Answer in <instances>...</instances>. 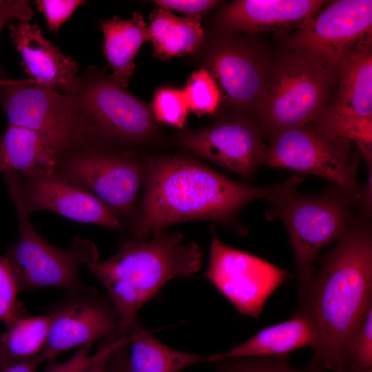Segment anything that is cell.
<instances>
[{"label":"cell","mask_w":372,"mask_h":372,"mask_svg":"<svg viewBox=\"0 0 372 372\" xmlns=\"http://www.w3.org/2000/svg\"><path fill=\"white\" fill-rule=\"evenodd\" d=\"M57 169L88 189L123 222H134L144 166L134 151L89 146L61 156Z\"/></svg>","instance_id":"30bf717a"},{"label":"cell","mask_w":372,"mask_h":372,"mask_svg":"<svg viewBox=\"0 0 372 372\" xmlns=\"http://www.w3.org/2000/svg\"><path fill=\"white\" fill-rule=\"evenodd\" d=\"M183 92L189 110L198 116L214 114L222 100L217 84L204 67L192 73Z\"/></svg>","instance_id":"4316f807"},{"label":"cell","mask_w":372,"mask_h":372,"mask_svg":"<svg viewBox=\"0 0 372 372\" xmlns=\"http://www.w3.org/2000/svg\"><path fill=\"white\" fill-rule=\"evenodd\" d=\"M338 69L318 56L286 49L272 63L263 97L255 113L271 136L313 123L327 107Z\"/></svg>","instance_id":"277c9868"},{"label":"cell","mask_w":372,"mask_h":372,"mask_svg":"<svg viewBox=\"0 0 372 372\" xmlns=\"http://www.w3.org/2000/svg\"><path fill=\"white\" fill-rule=\"evenodd\" d=\"M361 193L332 185L315 194L296 190L271 203L267 218L280 219L289 235L299 298L309 285L320 252L335 242L357 216Z\"/></svg>","instance_id":"5b68a950"},{"label":"cell","mask_w":372,"mask_h":372,"mask_svg":"<svg viewBox=\"0 0 372 372\" xmlns=\"http://www.w3.org/2000/svg\"><path fill=\"white\" fill-rule=\"evenodd\" d=\"M0 104L8 124L40 134L59 156L94 146L87 123L66 94L31 80H0Z\"/></svg>","instance_id":"ba28073f"},{"label":"cell","mask_w":372,"mask_h":372,"mask_svg":"<svg viewBox=\"0 0 372 372\" xmlns=\"http://www.w3.org/2000/svg\"><path fill=\"white\" fill-rule=\"evenodd\" d=\"M10 198L16 210L19 222L17 242L6 254L20 291L43 288H61L65 291L84 289L79 269L82 265L99 260L96 245L76 235L65 249L48 242L34 229L30 214L24 203L16 174H4Z\"/></svg>","instance_id":"52a82bcc"},{"label":"cell","mask_w":372,"mask_h":372,"mask_svg":"<svg viewBox=\"0 0 372 372\" xmlns=\"http://www.w3.org/2000/svg\"><path fill=\"white\" fill-rule=\"evenodd\" d=\"M66 94L85 118L94 146L133 151L158 136L151 107L95 67L77 75Z\"/></svg>","instance_id":"8992f818"},{"label":"cell","mask_w":372,"mask_h":372,"mask_svg":"<svg viewBox=\"0 0 372 372\" xmlns=\"http://www.w3.org/2000/svg\"><path fill=\"white\" fill-rule=\"evenodd\" d=\"M298 309L314 323L317 346L307 368L345 372L349 335L372 307V228L360 214L321 259Z\"/></svg>","instance_id":"7a4b0ae2"},{"label":"cell","mask_w":372,"mask_h":372,"mask_svg":"<svg viewBox=\"0 0 372 372\" xmlns=\"http://www.w3.org/2000/svg\"><path fill=\"white\" fill-rule=\"evenodd\" d=\"M103 33V53L112 69L111 78L127 87L134 75L136 54L142 44L149 41L143 15L137 12L127 19L115 16L101 23Z\"/></svg>","instance_id":"7402d4cb"},{"label":"cell","mask_w":372,"mask_h":372,"mask_svg":"<svg viewBox=\"0 0 372 372\" xmlns=\"http://www.w3.org/2000/svg\"><path fill=\"white\" fill-rule=\"evenodd\" d=\"M336 85L335 101L327 109L342 116L372 119L371 45L338 68Z\"/></svg>","instance_id":"44dd1931"},{"label":"cell","mask_w":372,"mask_h":372,"mask_svg":"<svg viewBox=\"0 0 372 372\" xmlns=\"http://www.w3.org/2000/svg\"><path fill=\"white\" fill-rule=\"evenodd\" d=\"M151 109L156 121L183 129L189 112L183 90L159 88L154 94Z\"/></svg>","instance_id":"f1b7e54d"},{"label":"cell","mask_w":372,"mask_h":372,"mask_svg":"<svg viewBox=\"0 0 372 372\" xmlns=\"http://www.w3.org/2000/svg\"><path fill=\"white\" fill-rule=\"evenodd\" d=\"M19 177L24 203L30 215L48 211L81 223L118 231L125 228V223L96 196L57 169Z\"/></svg>","instance_id":"2e32d148"},{"label":"cell","mask_w":372,"mask_h":372,"mask_svg":"<svg viewBox=\"0 0 372 372\" xmlns=\"http://www.w3.org/2000/svg\"><path fill=\"white\" fill-rule=\"evenodd\" d=\"M33 14L29 1L0 0V32L13 19L29 22Z\"/></svg>","instance_id":"d6a6232c"},{"label":"cell","mask_w":372,"mask_h":372,"mask_svg":"<svg viewBox=\"0 0 372 372\" xmlns=\"http://www.w3.org/2000/svg\"><path fill=\"white\" fill-rule=\"evenodd\" d=\"M18 285L10 264L5 256H0V322L6 325L28 316L17 300Z\"/></svg>","instance_id":"f546056e"},{"label":"cell","mask_w":372,"mask_h":372,"mask_svg":"<svg viewBox=\"0 0 372 372\" xmlns=\"http://www.w3.org/2000/svg\"><path fill=\"white\" fill-rule=\"evenodd\" d=\"M48 335L41 354L52 362L61 353L97 340L124 335L118 315L108 296L94 288L65 291L45 314Z\"/></svg>","instance_id":"4fadbf2b"},{"label":"cell","mask_w":372,"mask_h":372,"mask_svg":"<svg viewBox=\"0 0 372 372\" xmlns=\"http://www.w3.org/2000/svg\"><path fill=\"white\" fill-rule=\"evenodd\" d=\"M326 3L322 0H236L220 8L216 22L224 32L233 34L295 30Z\"/></svg>","instance_id":"e0dca14e"},{"label":"cell","mask_w":372,"mask_h":372,"mask_svg":"<svg viewBox=\"0 0 372 372\" xmlns=\"http://www.w3.org/2000/svg\"><path fill=\"white\" fill-rule=\"evenodd\" d=\"M144 192L130 238L141 239L179 223L207 220L236 226L240 211L256 200L274 203L297 190L304 180L294 175L272 185L236 181L194 156H147Z\"/></svg>","instance_id":"6da1fadb"},{"label":"cell","mask_w":372,"mask_h":372,"mask_svg":"<svg viewBox=\"0 0 372 372\" xmlns=\"http://www.w3.org/2000/svg\"><path fill=\"white\" fill-rule=\"evenodd\" d=\"M8 27L30 80L68 92L77 76L79 64L44 37L37 24L19 21Z\"/></svg>","instance_id":"ac0fdd59"},{"label":"cell","mask_w":372,"mask_h":372,"mask_svg":"<svg viewBox=\"0 0 372 372\" xmlns=\"http://www.w3.org/2000/svg\"><path fill=\"white\" fill-rule=\"evenodd\" d=\"M371 39L372 1L338 0L296 28L285 45L316 54L338 69L351 55L371 45Z\"/></svg>","instance_id":"7c38bea8"},{"label":"cell","mask_w":372,"mask_h":372,"mask_svg":"<svg viewBox=\"0 0 372 372\" xmlns=\"http://www.w3.org/2000/svg\"><path fill=\"white\" fill-rule=\"evenodd\" d=\"M316 327L304 312L296 310L287 320L269 326L228 351L209 355V362L231 357H271L288 355L304 348H316Z\"/></svg>","instance_id":"d6986e66"},{"label":"cell","mask_w":372,"mask_h":372,"mask_svg":"<svg viewBox=\"0 0 372 372\" xmlns=\"http://www.w3.org/2000/svg\"><path fill=\"white\" fill-rule=\"evenodd\" d=\"M265 135L257 120L238 114L221 117L207 127L183 131L176 141L192 156L251 178L263 165Z\"/></svg>","instance_id":"9a60e30c"},{"label":"cell","mask_w":372,"mask_h":372,"mask_svg":"<svg viewBox=\"0 0 372 372\" xmlns=\"http://www.w3.org/2000/svg\"><path fill=\"white\" fill-rule=\"evenodd\" d=\"M147 32L154 54L163 60L195 52L204 38L200 17L180 18L161 6L152 14Z\"/></svg>","instance_id":"cb8c5ba5"},{"label":"cell","mask_w":372,"mask_h":372,"mask_svg":"<svg viewBox=\"0 0 372 372\" xmlns=\"http://www.w3.org/2000/svg\"><path fill=\"white\" fill-rule=\"evenodd\" d=\"M203 259L196 242H186L180 231L161 229L145 238L125 239L112 257L86 267L105 288L127 335L141 308L169 281L198 272Z\"/></svg>","instance_id":"3957f363"},{"label":"cell","mask_w":372,"mask_h":372,"mask_svg":"<svg viewBox=\"0 0 372 372\" xmlns=\"http://www.w3.org/2000/svg\"><path fill=\"white\" fill-rule=\"evenodd\" d=\"M215 372H319L294 368L289 355L271 357H231L218 359Z\"/></svg>","instance_id":"83f0119b"},{"label":"cell","mask_w":372,"mask_h":372,"mask_svg":"<svg viewBox=\"0 0 372 372\" xmlns=\"http://www.w3.org/2000/svg\"><path fill=\"white\" fill-rule=\"evenodd\" d=\"M45 359L40 353L30 360L16 363L0 369V372H37Z\"/></svg>","instance_id":"8d00e7d4"},{"label":"cell","mask_w":372,"mask_h":372,"mask_svg":"<svg viewBox=\"0 0 372 372\" xmlns=\"http://www.w3.org/2000/svg\"><path fill=\"white\" fill-rule=\"evenodd\" d=\"M106 340L102 341L96 351L91 353L93 344H87L77 350L65 361L50 364L43 372H83L103 352Z\"/></svg>","instance_id":"1f68e13d"},{"label":"cell","mask_w":372,"mask_h":372,"mask_svg":"<svg viewBox=\"0 0 372 372\" xmlns=\"http://www.w3.org/2000/svg\"><path fill=\"white\" fill-rule=\"evenodd\" d=\"M125 337L126 336H118L106 340L105 347L102 354L83 372H109L110 354Z\"/></svg>","instance_id":"d590c367"},{"label":"cell","mask_w":372,"mask_h":372,"mask_svg":"<svg viewBox=\"0 0 372 372\" xmlns=\"http://www.w3.org/2000/svg\"><path fill=\"white\" fill-rule=\"evenodd\" d=\"M344 367L345 372H372V307L347 338Z\"/></svg>","instance_id":"484cf974"},{"label":"cell","mask_w":372,"mask_h":372,"mask_svg":"<svg viewBox=\"0 0 372 372\" xmlns=\"http://www.w3.org/2000/svg\"><path fill=\"white\" fill-rule=\"evenodd\" d=\"M85 3L82 0H37V10L45 16L47 26L51 32L57 33L60 27L76 10Z\"/></svg>","instance_id":"4dcf8cb0"},{"label":"cell","mask_w":372,"mask_h":372,"mask_svg":"<svg viewBox=\"0 0 372 372\" xmlns=\"http://www.w3.org/2000/svg\"><path fill=\"white\" fill-rule=\"evenodd\" d=\"M47 315L25 316L0 333V369L33 358L43 351L48 335Z\"/></svg>","instance_id":"d4e9b609"},{"label":"cell","mask_w":372,"mask_h":372,"mask_svg":"<svg viewBox=\"0 0 372 372\" xmlns=\"http://www.w3.org/2000/svg\"><path fill=\"white\" fill-rule=\"evenodd\" d=\"M129 343L130 339L126 337L112 351L109 360V372H129Z\"/></svg>","instance_id":"e575fe53"},{"label":"cell","mask_w":372,"mask_h":372,"mask_svg":"<svg viewBox=\"0 0 372 372\" xmlns=\"http://www.w3.org/2000/svg\"><path fill=\"white\" fill-rule=\"evenodd\" d=\"M289 276L287 269L224 243L211 229L204 277L240 314L259 320L268 298Z\"/></svg>","instance_id":"8fae6325"},{"label":"cell","mask_w":372,"mask_h":372,"mask_svg":"<svg viewBox=\"0 0 372 372\" xmlns=\"http://www.w3.org/2000/svg\"><path fill=\"white\" fill-rule=\"evenodd\" d=\"M154 2L169 10L186 14L187 17H200L220 3L216 0H157Z\"/></svg>","instance_id":"836d02e7"},{"label":"cell","mask_w":372,"mask_h":372,"mask_svg":"<svg viewBox=\"0 0 372 372\" xmlns=\"http://www.w3.org/2000/svg\"><path fill=\"white\" fill-rule=\"evenodd\" d=\"M129 372H180L192 365L209 362V355L174 349L153 336L136 320L128 331Z\"/></svg>","instance_id":"603a6c76"},{"label":"cell","mask_w":372,"mask_h":372,"mask_svg":"<svg viewBox=\"0 0 372 372\" xmlns=\"http://www.w3.org/2000/svg\"><path fill=\"white\" fill-rule=\"evenodd\" d=\"M361 153L351 141L328 136L312 125L269 136L263 165L318 176L333 185L361 191L358 172Z\"/></svg>","instance_id":"9c48e42d"},{"label":"cell","mask_w":372,"mask_h":372,"mask_svg":"<svg viewBox=\"0 0 372 372\" xmlns=\"http://www.w3.org/2000/svg\"><path fill=\"white\" fill-rule=\"evenodd\" d=\"M59 155L45 138L22 126L8 124L0 138V174L32 176L57 169Z\"/></svg>","instance_id":"ffe728a7"},{"label":"cell","mask_w":372,"mask_h":372,"mask_svg":"<svg viewBox=\"0 0 372 372\" xmlns=\"http://www.w3.org/2000/svg\"><path fill=\"white\" fill-rule=\"evenodd\" d=\"M207 47L205 68L217 84L221 99L237 110L255 112L271 72L267 54L253 42L228 32Z\"/></svg>","instance_id":"5bb4252c"}]
</instances>
